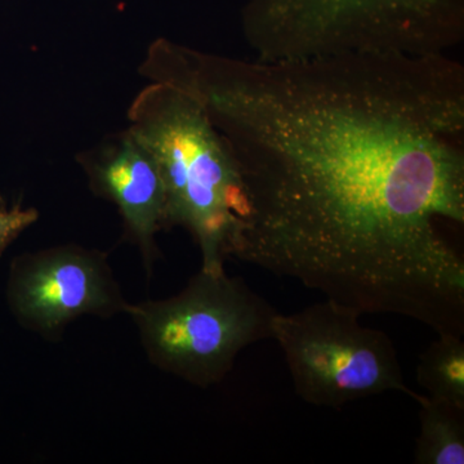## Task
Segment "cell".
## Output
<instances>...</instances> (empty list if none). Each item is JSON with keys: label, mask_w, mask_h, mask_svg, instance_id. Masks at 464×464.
I'll use <instances>...</instances> for the list:
<instances>
[{"label": "cell", "mask_w": 464, "mask_h": 464, "mask_svg": "<svg viewBox=\"0 0 464 464\" xmlns=\"http://www.w3.org/2000/svg\"><path fill=\"white\" fill-rule=\"evenodd\" d=\"M139 72L206 110L237 161L230 250L366 314L464 334V67L448 53L243 60L159 38Z\"/></svg>", "instance_id": "cell-1"}, {"label": "cell", "mask_w": 464, "mask_h": 464, "mask_svg": "<svg viewBox=\"0 0 464 464\" xmlns=\"http://www.w3.org/2000/svg\"><path fill=\"white\" fill-rule=\"evenodd\" d=\"M128 121L160 170L168 228L179 226L191 235L201 268L225 270L246 195L237 161L206 110L174 85L149 82L130 103Z\"/></svg>", "instance_id": "cell-2"}, {"label": "cell", "mask_w": 464, "mask_h": 464, "mask_svg": "<svg viewBox=\"0 0 464 464\" xmlns=\"http://www.w3.org/2000/svg\"><path fill=\"white\" fill-rule=\"evenodd\" d=\"M241 29L264 61L448 53L464 38V0H248Z\"/></svg>", "instance_id": "cell-3"}, {"label": "cell", "mask_w": 464, "mask_h": 464, "mask_svg": "<svg viewBox=\"0 0 464 464\" xmlns=\"http://www.w3.org/2000/svg\"><path fill=\"white\" fill-rule=\"evenodd\" d=\"M149 362L207 389L234 368L241 351L273 338L276 308L225 270L200 268L176 295L128 304Z\"/></svg>", "instance_id": "cell-4"}, {"label": "cell", "mask_w": 464, "mask_h": 464, "mask_svg": "<svg viewBox=\"0 0 464 464\" xmlns=\"http://www.w3.org/2000/svg\"><path fill=\"white\" fill-rule=\"evenodd\" d=\"M362 316L331 299L275 316L273 340L307 404L338 409L390 391L411 393L395 344Z\"/></svg>", "instance_id": "cell-5"}, {"label": "cell", "mask_w": 464, "mask_h": 464, "mask_svg": "<svg viewBox=\"0 0 464 464\" xmlns=\"http://www.w3.org/2000/svg\"><path fill=\"white\" fill-rule=\"evenodd\" d=\"M5 298L20 326L51 341L79 317L110 319L125 314L130 304L108 253L78 244L17 256L9 266Z\"/></svg>", "instance_id": "cell-6"}, {"label": "cell", "mask_w": 464, "mask_h": 464, "mask_svg": "<svg viewBox=\"0 0 464 464\" xmlns=\"http://www.w3.org/2000/svg\"><path fill=\"white\" fill-rule=\"evenodd\" d=\"M76 160L93 194L121 213L125 237L139 248L151 275L159 256L157 235L168 228L166 188L151 152L125 130Z\"/></svg>", "instance_id": "cell-7"}, {"label": "cell", "mask_w": 464, "mask_h": 464, "mask_svg": "<svg viewBox=\"0 0 464 464\" xmlns=\"http://www.w3.org/2000/svg\"><path fill=\"white\" fill-rule=\"evenodd\" d=\"M420 405V431L415 445L417 464H464V408L409 393Z\"/></svg>", "instance_id": "cell-8"}, {"label": "cell", "mask_w": 464, "mask_h": 464, "mask_svg": "<svg viewBox=\"0 0 464 464\" xmlns=\"http://www.w3.org/2000/svg\"><path fill=\"white\" fill-rule=\"evenodd\" d=\"M417 381L430 398L464 408L463 335L439 334L420 357Z\"/></svg>", "instance_id": "cell-9"}, {"label": "cell", "mask_w": 464, "mask_h": 464, "mask_svg": "<svg viewBox=\"0 0 464 464\" xmlns=\"http://www.w3.org/2000/svg\"><path fill=\"white\" fill-rule=\"evenodd\" d=\"M38 218V210L34 208L14 207L0 209V257Z\"/></svg>", "instance_id": "cell-10"}]
</instances>
